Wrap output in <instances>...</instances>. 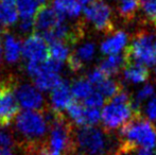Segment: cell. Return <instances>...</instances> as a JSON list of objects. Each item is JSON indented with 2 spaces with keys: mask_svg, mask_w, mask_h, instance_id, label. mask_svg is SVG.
Instances as JSON below:
<instances>
[{
  "mask_svg": "<svg viewBox=\"0 0 156 155\" xmlns=\"http://www.w3.org/2000/svg\"><path fill=\"white\" fill-rule=\"evenodd\" d=\"M9 85H10V83H6V82H4V81L0 80V98H1V96L3 95L4 90H5L6 87H8Z\"/></svg>",
  "mask_w": 156,
  "mask_h": 155,
  "instance_id": "obj_33",
  "label": "cell"
},
{
  "mask_svg": "<svg viewBox=\"0 0 156 155\" xmlns=\"http://www.w3.org/2000/svg\"><path fill=\"white\" fill-rule=\"evenodd\" d=\"M48 0H16V10L20 19H34L41 8L46 6Z\"/></svg>",
  "mask_w": 156,
  "mask_h": 155,
  "instance_id": "obj_17",
  "label": "cell"
},
{
  "mask_svg": "<svg viewBox=\"0 0 156 155\" xmlns=\"http://www.w3.org/2000/svg\"><path fill=\"white\" fill-rule=\"evenodd\" d=\"M16 129L29 143L36 145L43 138L49 128L47 115L41 111H25L16 117Z\"/></svg>",
  "mask_w": 156,
  "mask_h": 155,
  "instance_id": "obj_6",
  "label": "cell"
},
{
  "mask_svg": "<svg viewBox=\"0 0 156 155\" xmlns=\"http://www.w3.org/2000/svg\"><path fill=\"white\" fill-rule=\"evenodd\" d=\"M34 29V19H20L18 30L21 34H30Z\"/></svg>",
  "mask_w": 156,
  "mask_h": 155,
  "instance_id": "obj_31",
  "label": "cell"
},
{
  "mask_svg": "<svg viewBox=\"0 0 156 155\" xmlns=\"http://www.w3.org/2000/svg\"><path fill=\"white\" fill-rule=\"evenodd\" d=\"M119 143L114 145L113 135L104 129L81 126L72 136L70 155H117Z\"/></svg>",
  "mask_w": 156,
  "mask_h": 155,
  "instance_id": "obj_2",
  "label": "cell"
},
{
  "mask_svg": "<svg viewBox=\"0 0 156 155\" xmlns=\"http://www.w3.org/2000/svg\"><path fill=\"white\" fill-rule=\"evenodd\" d=\"M137 155H154L151 150H146V149H140Z\"/></svg>",
  "mask_w": 156,
  "mask_h": 155,
  "instance_id": "obj_35",
  "label": "cell"
},
{
  "mask_svg": "<svg viewBox=\"0 0 156 155\" xmlns=\"http://www.w3.org/2000/svg\"><path fill=\"white\" fill-rule=\"evenodd\" d=\"M65 19L55 12L53 8L44 6L38 11L34 18V29L38 32V34L44 35L51 30H53L60 23Z\"/></svg>",
  "mask_w": 156,
  "mask_h": 155,
  "instance_id": "obj_11",
  "label": "cell"
},
{
  "mask_svg": "<svg viewBox=\"0 0 156 155\" xmlns=\"http://www.w3.org/2000/svg\"><path fill=\"white\" fill-rule=\"evenodd\" d=\"M50 101H51L52 111L56 113H63V110H66L68 105L72 102V93L70 85L67 81L62 80V82L55 86L50 93Z\"/></svg>",
  "mask_w": 156,
  "mask_h": 155,
  "instance_id": "obj_12",
  "label": "cell"
},
{
  "mask_svg": "<svg viewBox=\"0 0 156 155\" xmlns=\"http://www.w3.org/2000/svg\"><path fill=\"white\" fill-rule=\"evenodd\" d=\"M116 4L119 16L125 20H131L136 16L139 10L140 0H112Z\"/></svg>",
  "mask_w": 156,
  "mask_h": 155,
  "instance_id": "obj_19",
  "label": "cell"
},
{
  "mask_svg": "<svg viewBox=\"0 0 156 155\" xmlns=\"http://www.w3.org/2000/svg\"><path fill=\"white\" fill-rule=\"evenodd\" d=\"M19 105L27 111L41 110L45 106V100L41 90L31 84H21L15 91Z\"/></svg>",
  "mask_w": 156,
  "mask_h": 155,
  "instance_id": "obj_10",
  "label": "cell"
},
{
  "mask_svg": "<svg viewBox=\"0 0 156 155\" xmlns=\"http://www.w3.org/2000/svg\"><path fill=\"white\" fill-rule=\"evenodd\" d=\"M15 145L12 133L4 128H0V149H10Z\"/></svg>",
  "mask_w": 156,
  "mask_h": 155,
  "instance_id": "obj_29",
  "label": "cell"
},
{
  "mask_svg": "<svg viewBox=\"0 0 156 155\" xmlns=\"http://www.w3.org/2000/svg\"><path fill=\"white\" fill-rule=\"evenodd\" d=\"M4 30L0 28V61L2 58V53H3V48H2V36H3Z\"/></svg>",
  "mask_w": 156,
  "mask_h": 155,
  "instance_id": "obj_34",
  "label": "cell"
},
{
  "mask_svg": "<svg viewBox=\"0 0 156 155\" xmlns=\"http://www.w3.org/2000/svg\"><path fill=\"white\" fill-rule=\"evenodd\" d=\"M70 121L79 126H86V107L78 101H73L66 107Z\"/></svg>",
  "mask_w": 156,
  "mask_h": 155,
  "instance_id": "obj_22",
  "label": "cell"
},
{
  "mask_svg": "<svg viewBox=\"0 0 156 155\" xmlns=\"http://www.w3.org/2000/svg\"><path fill=\"white\" fill-rule=\"evenodd\" d=\"M26 68L35 87L41 91L52 90L62 82L60 72L63 68V63L50 58L41 63L28 62Z\"/></svg>",
  "mask_w": 156,
  "mask_h": 155,
  "instance_id": "obj_5",
  "label": "cell"
},
{
  "mask_svg": "<svg viewBox=\"0 0 156 155\" xmlns=\"http://www.w3.org/2000/svg\"><path fill=\"white\" fill-rule=\"evenodd\" d=\"M129 43V35L126 32L118 30L107 36L100 45V51L104 55H114L119 54L126 47Z\"/></svg>",
  "mask_w": 156,
  "mask_h": 155,
  "instance_id": "obj_13",
  "label": "cell"
},
{
  "mask_svg": "<svg viewBox=\"0 0 156 155\" xmlns=\"http://www.w3.org/2000/svg\"><path fill=\"white\" fill-rule=\"evenodd\" d=\"M1 1L9 2V3H13V4H15V2H16V0H1Z\"/></svg>",
  "mask_w": 156,
  "mask_h": 155,
  "instance_id": "obj_38",
  "label": "cell"
},
{
  "mask_svg": "<svg viewBox=\"0 0 156 155\" xmlns=\"http://www.w3.org/2000/svg\"><path fill=\"white\" fill-rule=\"evenodd\" d=\"M137 114H140V111L134 106L129 93L122 89L109 99L101 112L103 129L107 132H113L122 128Z\"/></svg>",
  "mask_w": 156,
  "mask_h": 155,
  "instance_id": "obj_3",
  "label": "cell"
},
{
  "mask_svg": "<svg viewBox=\"0 0 156 155\" xmlns=\"http://www.w3.org/2000/svg\"><path fill=\"white\" fill-rule=\"evenodd\" d=\"M72 93V98L76 100H83L84 101L89 95L94 91L93 85L88 82L86 78H79L76 80L70 86Z\"/></svg>",
  "mask_w": 156,
  "mask_h": 155,
  "instance_id": "obj_23",
  "label": "cell"
},
{
  "mask_svg": "<svg viewBox=\"0 0 156 155\" xmlns=\"http://www.w3.org/2000/svg\"><path fill=\"white\" fill-rule=\"evenodd\" d=\"M53 9L64 19H76L83 12L80 0H54Z\"/></svg>",
  "mask_w": 156,
  "mask_h": 155,
  "instance_id": "obj_15",
  "label": "cell"
},
{
  "mask_svg": "<svg viewBox=\"0 0 156 155\" xmlns=\"http://www.w3.org/2000/svg\"><path fill=\"white\" fill-rule=\"evenodd\" d=\"M155 93V88L152 84H146L139 89V90L136 93V96H135V99L133 101V104L138 111L139 110V105L142 103V102L147 101L148 99H151L153 97Z\"/></svg>",
  "mask_w": 156,
  "mask_h": 155,
  "instance_id": "obj_26",
  "label": "cell"
},
{
  "mask_svg": "<svg viewBox=\"0 0 156 155\" xmlns=\"http://www.w3.org/2000/svg\"><path fill=\"white\" fill-rule=\"evenodd\" d=\"M117 155L131 154L137 148L153 150L156 148V126L140 114L135 115L119 130Z\"/></svg>",
  "mask_w": 156,
  "mask_h": 155,
  "instance_id": "obj_1",
  "label": "cell"
},
{
  "mask_svg": "<svg viewBox=\"0 0 156 155\" xmlns=\"http://www.w3.org/2000/svg\"><path fill=\"white\" fill-rule=\"evenodd\" d=\"M23 55L28 62H45L49 56V46L41 34H30L23 43Z\"/></svg>",
  "mask_w": 156,
  "mask_h": 155,
  "instance_id": "obj_8",
  "label": "cell"
},
{
  "mask_svg": "<svg viewBox=\"0 0 156 155\" xmlns=\"http://www.w3.org/2000/svg\"><path fill=\"white\" fill-rule=\"evenodd\" d=\"M18 12L13 3L0 1V28H6L15 25L18 20Z\"/></svg>",
  "mask_w": 156,
  "mask_h": 155,
  "instance_id": "obj_20",
  "label": "cell"
},
{
  "mask_svg": "<svg viewBox=\"0 0 156 155\" xmlns=\"http://www.w3.org/2000/svg\"><path fill=\"white\" fill-rule=\"evenodd\" d=\"M103 104H104V97L101 95L98 91H93L86 99L83 101V105L86 106V107L90 108H99L102 107Z\"/></svg>",
  "mask_w": 156,
  "mask_h": 155,
  "instance_id": "obj_28",
  "label": "cell"
},
{
  "mask_svg": "<svg viewBox=\"0 0 156 155\" xmlns=\"http://www.w3.org/2000/svg\"><path fill=\"white\" fill-rule=\"evenodd\" d=\"M149 77H150V72L148 67L133 62H127L125 64L123 79L126 82L132 84H139V83L146 82Z\"/></svg>",
  "mask_w": 156,
  "mask_h": 155,
  "instance_id": "obj_16",
  "label": "cell"
},
{
  "mask_svg": "<svg viewBox=\"0 0 156 155\" xmlns=\"http://www.w3.org/2000/svg\"><path fill=\"white\" fill-rule=\"evenodd\" d=\"M3 54L4 58L9 64H15L19 61L21 54H23V44L20 39L14 34H11L9 32L4 31L3 36Z\"/></svg>",
  "mask_w": 156,
  "mask_h": 155,
  "instance_id": "obj_14",
  "label": "cell"
},
{
  "mask_svg": "<svg viewBox=\"0 0 156 155\" xmlns=\"http://www.w3.org/2000/svg\"><path fill=\"white\" fill-rule=\"evenodd\" d=\"M124 56L126 63H137L146 67L156 66V33L138 32L125 50Z\"/></svg>",
  "mask_w": 156,
  "mask_h": 155,
  "instance_id": "obj_4",
  "label": "cell"
},
{
  "mask_svg": "<svg viewBox=\"0 0 156 155\" xmlns=\"http://www.w3.org/2000/svg\"><path fill=\"white\" fill-rule=\"evenodd\" d=\"M96 87L97 91L107 99H112L114 96H116L120 90L123 89V87L121 86L119 82L108 77H105Z\"/></svg>",
  "mask_w": 156,
  "mask_h": 155,
  "instance_id": "obj_24",
  "label": "cell"
},
{
  "mask_svg": "<svg viewBox=\"0 0 156 155\" xmlns=\"http://www.w3.org/2000/svg\"><path fill=\"white\" fill-rule=\"evenodd\" d=\"M96 45L93 41H85L82 45H80L76 49V51L72 52V55L83 65L86 66L87 64L94 60V55H96Z\"/></svg>",
  "mask_w": 156,
  "mask_h": 155,
  "instance_id": "obj_21",
  "label": "cell"
},
{
  "mask_svg": "<svg viewBox=\"0 0 156 155\" xmlns=\"http://www.w3.org/2000/svg\"><path fill=\"white\" fill-rule=\"evenodd\" d=\"M139 9L149 21L156 25V0H140Z\"/></svg>",
  "mask_w": 156,
  "mask_h": 155,
  "instance_id": "obj_27",
  "label": "cell"
},
{
  "mask_svg": "<svg viewBox=\"0 0 156 155\" xmlns=\"http://www.w3.org/2000/svg\"><path fill=\"white\" fill-rule=\"evenodd\" d=\"M0 155H14L10 149H0Z\"/></svg>",
  "mask_w": 156,
  "mask_h": 155,
  "instance_id": "obj_36",
  "label": "cell"
},
{
  "mask_svg": "<svg viewBox=\"0 0 156 155\" xmlns=\"http://www.w3.org/2000/svg\"><path fill=\"white\" fill-rule=\"evenodd\" d=\"M19 103L15 96L13 85L10 84L0 98V128L8 126L18 116Z\"/></svg>",
  "mask_w": 156,
  "mask_h": 155,
  "instance_id": "obj_9",
  "label": "cell"
},
{
  "mask_svg": "<svg viewBox=\"0 0 156 155\" xmlns=\"http://www.w3.org/2000/svg\"><path fill=\"white\" fill-rule=\"evenodd\" d=\"M80 1H81V3H82V4L88 5V4H91V3H94V2L101 1V0H80Z\"/></svg>",
  "mask_w": 156,
  "mask_h": 155,
  "instance_id": "obj_37",
  "label": "cell"
},
{
  "mask_svg": "<svg viewBox=\"0 0 156 155\" xmlns=\"http://www.w3.org/2000/svg\"><path fill=\"white\" fill-rule=\"evenodd\" d=\"M84 18L97 31L109 33L114 30L113 9L107 2L98 1L83 9Z\"/></svg>",
  "mask_w": 156,
  "mask_h": 155,
  "instance_id": "obj_7",
  "label": "cell"
},
{
  "mask_svg": "<svg viewBox=\"0 0 156 155\" xmlns=\"http://www.w3.org/2000/svg\"><path fill=\"white\" fill-rule=\"evenodd\" d=\"M125 64H126V58H125L124 54L123 55L114 54V55H108L106 58L102 60V62L99 65V69L104 75L109 77V76L117 75L120 69L125 66Z\"/></svg>",
  "mask_w": 156,
  "mask_h": 155,
  "instance_id": "obj_18",
  "label": "cell"
},
{
  "mask_svg": "<svg viewBox=\"0 0 156 155\" xmlns=\"http://www.w3.org/2000/svg\"><path fill=\"white\" fill-rule=\"evenodd\" d=\"M155 76H156V69H155Z\"/></svg>",
  "mask_w": 156,
  "mask_h": 155,
  "instance_id": "obj_39",
  "label": "cell"
},
{
  "mask_svg": "<svg viewBox=\"0 0 156 155\" xmlns=\"http://www.w3.org/2000/svg\"><path fill=\"white\" fill-rule=\"evenodd\" d=\"M105 77H107V76L104 75V73H103L98 67V68H94V69H93V70L89 71V72L87 73L86 79L88 80V82L90 83L91 85H96L97 86V85H98Z\"/></svg>",
  "mask_w": 156,
  "mask_h": 155,
  "instance_id": "obj_30",
  "label": "cell"
},
{
  "mask_svg": "<svg viewBox=\"0 0 156 155\" xmlns=\"http://www.w3.org/2000/svg\"><path fill=\"white\" fill-rule=\"evenodd\" d=\"M70 45L65 41H53L49 45V55L51 60L63 63L70 55Z\"/></svg>",
  "mask_w": 156,
  "mask_h": 155,
  "instance_id": "obj_25",
  "label": "cell"
},
{
  "mask_svg": "<svg viewBox=\"0 0 156 155\" xmlns=\"http://www.w3.org/2000/svg\"><path fill=\"white\" fill-rule=\"evenodd\" d=\"M146 114L150 120L156 121V96L152 97L146 106Z\"/></svg>",
  "mask_w": 156,
  "mask_h": 155,
  "instance_id": "obj_32",
  "label": "cell"
}]
</instances>
